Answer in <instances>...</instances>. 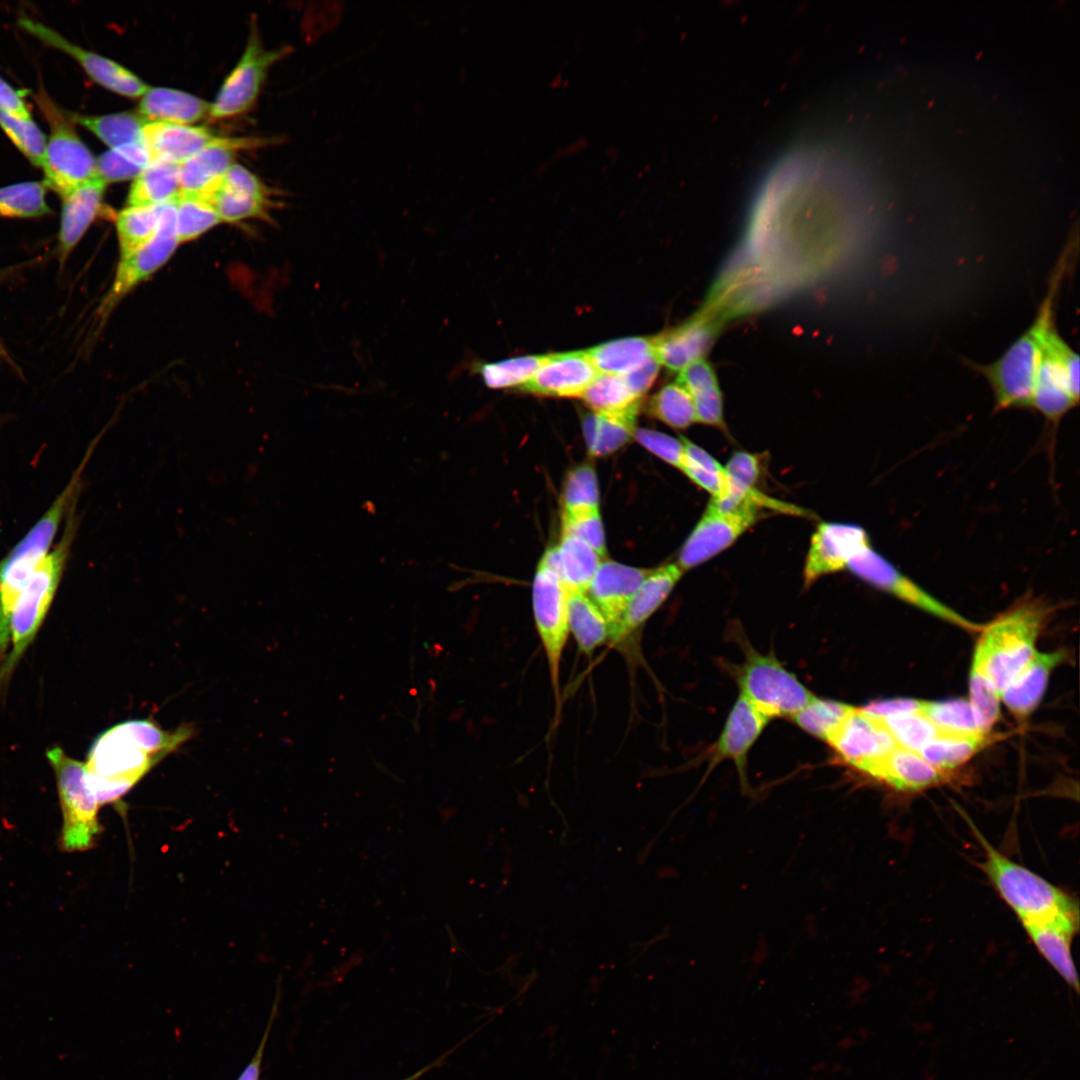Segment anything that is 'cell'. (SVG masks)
Here are the masks:
<instances>
[{"label": "cell", "mask_w": 1080, "mask_h": 1080, "mask_svg": "<svg viewBox=\"0 0 1080 1080\" xmlns=\"http://www.w3.org/2000/svg\"><path fill=\"white\" fill-rule=\"evenodd\" d=\"M1072 248H1066L1049 278L1048 289L1037 314L1008 349L989 364L971 363L991 387L997 410L1032 407L1039 365L1045 342L1056 326V304Z\"/></svg>", "instance_id": "7a4b0ae2"}, {"label": "cell", "mask_w": 1080, "mask_h": 1080, "mask_svg": "<svg viewBox=\"0 0 1080 1080\" xmlns=\"http://www.w3.org/2000/svg\"><path fill=\"white\" fill-rule=\"evenodd\" d=\"M210 106L204 99L181 90L149 87L141 96L138 113L147 122L191 125L209 116Z\"/></svg>", "instance_id": "f546056e"}, {"label": "cell", "mask_w": 1080, "mask_h": 1080, "mask_svg": "<svg viewBox=\"0 0 1080 1080\" xmlns=\"http://www.w3.org/2000/svg\"><path fill=\"white\" fill-rule=\"evenodd\" d=\"M210 202L178 195L175 202V226L179 244L194 241L221 223Z\"/></svg>", "instance_id": "bcb514c9"}, {"label": "cell", "mask_w": 1080, "mask_h": 1080, "mask_svg": "<svg viewBox=\"0 0 1080 1080\" xmlns=\"http://www.w3.org/2000/svg\"><path fill=\"white\" fill-rule=\"evenodd\" d=\"M107 184L95 175L61 197L56 254L60 264L83 238L101 209Z\"/></svg>", "instance_id": "603a6c76"}, {"label": "cell", "mask_w": 1080, "mask_h": 1080, "mask_svg": "<svg viewBox=\"0 0 1080 1080\" xmlns=\"http://www.w3.org/2000/svg\"><path fill=\"white\" fill-rule=\"evenodd\" d=\"M868 776L895 790L916 792L940 783L946 772L932 766L918 752L897 745Z\"/></svg>", "instance_id": "f1b7e54d"}, {"label": "cell", "mask_w": 1080, "mask_h": 1080, "mask_svg": "<svg viewBox=\"0 0 1080 1080\" xmlns=\"http://www.w3.org/2000/svg\"><path fill=\"white\" fill-rule=\"evenodd\" d=\"M596 375L585 351L548 354L521 390L540 396L580 397Z\"/></svg>", "instance_id": "ffe728a7"}, {"label": "cell", "mask_w": 1080, "mask_h": 1080, "mask_svg": "<svg viewBox=\"0 0 1080 1080\" xmlns=\"http://www.w3.org/2000/svg\"><path fill=\"white\" fill-rule=\"evenodd\" d=\"M545 355H529L498 362H477L472 368L492 389L523 386L537 372Z\"/></svg>", "instance_id": "ee69618b"}, {"label": "cell", "mask_w": 1080, "mask_h": 1080, "mask_svg": "<svg viewBox=\"0 0 1080 1080\" xmlns=\"http://www.w3.org/2000/svg\"><path fill=\"white\" fill-rule=\"evenodd\" d=\"M55 773L62 811V848L68 852L92 848L101 833L98 812L100 804L91 792L86 779L85 763L68 756L61 748L46 753Z\"/></svg>", "instance_id": "ba28073f"}, {"label": "cell", "mask_w": 1080, "mask_h": 1080, "mask_svg": "<svg viewBox=\"0 0 1080 1080\" xmlns=\"http://www.w3.org/2000/svg\"><path fill=\"white\" fill-rule=\"evenodd\" d=\"M633 437L651 453L680 469L684 448L682 440L650 429H635Z\"/></svg>", "instance_id": "f5cc1de1"}, {"label": "cell", "mask_w": 1080, "mask_h": 1080, "mask_svg": "<svg viewBox=\"0 0 1080 1080\" xmlns=\"http://www.w3.org/2000/svg\"><path fill=\"white\" fill-rule=\"evenodd\" d=\"M846 569L866 583L946 622L971 631L981 628L931 596L871 546L854 556Z\"/></svg>", "instance_id": "9a60e30c"}, {"label": "cell", "mask_w": 1080, "mask_h": 1080, "mask_svg": "<svg viewBox=\"0 0 1080 1080\" xmlns=\"http://www.w3.org/2000/svg\"><path fill=\"white\" fill-rule=\"evenodd\" d=\"M561 526L562 534L585 541L600 557L605 556V537L599 510L562 513Z\"/></svg>", "instance_id": "816d5d0a"}, {"label": "cell", "mask_w": 1080, "mask_h": 1080, "mask_svg": "<svg viewBox=\"0 0 1080 1080\" xmlns=\"http://www.w3.org/2000/svg\"><path fill=\"white\" fill-rule=\"evenodd\" d=\"M870 546L864 528L850 523H820L807 552L803 579L810 587L818 579L847 568L849 561Z\"/></svg>", "instance_id": "d6986e66"}, {"label": "cell", "mask_w": 1080, "mask_h": 1080, "mask_svg": "<svg viewBox=\"0 0 1080 1080\" xmlns=\"http://www.w3.org/2000/svg\"><path fill=\"white\" fill-rule=\"evenodd\" d=\"M558 548L561 580L566 592L588 591L601 557L585 541L562 534Z\"/></svg>", "instance_id": "d590c367"}, {"label": "cell", "mask_w": 1080, "mask_h": 1080, "mask_svg": "<svg viewBox=\"0 0 1080 1080\" xmlns=\"http://www.w3.org/2000/svg\"><path fill=\"white\" fill-rule=\"evenodd\" d=\"M561 496L562 513L598 510L599 491L593 466L583 463L570 470Z\"/></svg>", "instance_id": "7dc6e473"}, {"label": "cell", "mask_w": 1080, "mask_h": 1080, "mask_svg": "<svg viewBox=\"0 0 1080 1080\" xmlns=\"http://www.w3.org/2000/svg\"><path fill=\"white\" fill-rule=\"evenodd\" d=\"M285 50L265 49L256 24L252 23L245 50L211 103L208 117L219 120L249 111L255 104L269 67L285 55Z\"/></svg>", "instance_id": "5bb4252c"}, {"label": "cell", "mask_w": 1080, "mask_h": 1080, "mask_svg": "<svg viewBox=\"0 0 1080 1080\" xmlns=\"http://www.w3.org/2000/svg\"><path fill=\"white\" fill-rule=\"evenodd\" d=\"M180 193V163L166 159H151L134 179L126 206L161 205Z\"/></svg>", "instance_id": "1f68e13d"}, {"label": "cell", "mask_w": 1080, "mask_h": 1080, "mask_svg": "<svg viewBox=\"0 0 1080 1080\" xmlns=\"http://www.w3.org/2000/svg\"><path fill=\"white\" fill-rule=\"evenodd\" d=\"M182 725L167 731L150 719L118 723L97 737L85 763L87 784L100 806L117 803L163 758L191 737Z\"/></svg>", "instance_id": "6da1fadb"}, {"label": "cell", "mask_w": 1080, "mask_h": 1080, "mask_svg": "<svg viewBox=\"0 0 1080 1080\" xmlns=\"http://www.w3.org/2000/svg\"><path fill=\"white\" fill-rule=\"evenodd\" d=\"M215 136L202 126L167 122H146L142 140L151 159L181 163L212 143Z\"/></svg>", "instance_id": "83f0119b"}, {"label": "cell", "mask_w": 1080, "mask_h": 1080, "mask_svg": "<svg viewBox=\"0 0 1080 1080\" xmlns=\"http://www.w3.org/2000/svg\"><path fill=\"white\" fill-rule=\"evenodd\" d=\"M535 624L548 663L552 691L559 710L560 665L568 638L567 592L560 577L542 562L533 582Z\"/></svg>", "instance_id": "8fae6325"}, {"label": "cell", "mask_w": 1080, "mask_h": 1080, "mask_svg": "<svg viewBox=\"0 0 1080 1080\" xmlns=\"http://www.w3.org/2000/svg\"><path fill=\"white\" fill-rule=\"evenodd\" d=\"M0 357L3 358L5 361L11 363V359L9 357V354H8L7 350L5 349L1 339H0Z\"/></svg>", "instance_id": "91938a15"}, {"label": "cell", "mask_w": 1080, "mask_h": 1080, "mask_svg": "<svg viewBox=\"0 0 1080 1080\" xmlns=\"http://www.w3.org/2000/svg\"><path fill=\"white\" fill-rule=\"evenodd\" d=\"M165 204L126 206L118 212L115 225L119 260L129 256L152 239L158 229Z\"/></svg>", "instance_id": "f35d334b"}, {"label": "cell", "mask_w": 1080, "mask_h": 1080, "mask_svg": "<svg viewBox=\"0 0 1080 1080\" xmlns=\"http://www.w3.org/2000/svg\"><path fill=\"white\" fill-rule=\"evenodd\" d=\"M638 411L621 414L591 413L582 427L591 456H606L623 447L633 436Z\"/></svg>", "instance_id": "836d02e7"}, {"label": "cell", "mask_w": 1080, "mask_h": 1080, "mask_svg": "<svg viewBox=\"0 0 1080 1080\" xmlns=\"http://www.w3.org/2000/svg\"><path fill=\"white\" fill-rule=\"evenodd\" d=\"M275 1012H276V1005L273 1008L272 1015H271L270 1020H269V1022L267 1024V1027L265 1029L263 1038L261 1039V1042H260V1044L258 1046V1049H257L256 1053L254 1054L251 1061L246 1065V1067L243 1069V1071L241 1072V1074L238 1076V1078L236 1080H260L264 1050H265L267 1039H268V1036H269V1033H270V1029L272 1027V1024H273V1021H274V1018H275Z\"/></svg>", "instance_id": "6f0895ef"}, {"label": "cell", "mask_w": 1080, "mask_h": 1080, "mask_svg": "<svg viewBox=\"0 0 1080 1080\" xmlns=\"http://www.w3.org/2000/svg\"><path fill=\"white\" fill-rule=\"evenodd\" d=\"M921 713H923L939 731L952 733L983 732L977 725L969 701L965 699L924 701Z\"/></svg>", "instance_id": "f907efd6"}, {"label": "cell", "mask_w": 1080, "mask_h": 1080, "mask_svg": "<svg viewBox=\"0 0 1080 1080\" xmlns=\"http://www.w3.org/2000/svg\"><path fill=\"white\" fill-rule=\"evenodd\" d=\"M853 708L846 703L813 696L790 718L811 736L827 742Z\"/></svg>", "instance_id": "7bdbcfd3"}, {"label": "cell", "mask_w": 1080, "mask_h": 1080, "mask_svg": "<svg viewBox=\"0 0 1080 1080\" xmlns=\"http://www.w3.org/2000/svg\"><path fill=\"white\" fill-rule=\"evenodd\" d=\"M264 143V139L255 137L217 136L208 146L180 163L179 195L209 201L235 164L237 153Z\"/></svg>", "instance_id": "e0dca14e"}, {"label": "cell", "mask_w": 1080, "mask_h": 1080, "mask_svg": "<svg viewBox=\"0 0 1080 1080\" xmlns=\"http://www.w3.org/2000/svg\"><path fill=\"white\" fill-rule=\"evenodd\" d=\"M75 531L72 507L61 538L33 572L14 606L10 621L12 645L0 667V683L9 678L48 613L64 573Z\"/></svg>", "instance_id": "8992f818"}, {"label": "cell", "mask_w": 1080, "mask_h": 1080, "mask_svg": "<svg viewBox=\"0 0 1080 1080\" xmlns=\"http://www.w3.org/2000/svg\"><path fill=\"white\" fill-rule=\"evenodd\" d=\"M877 718L886 727L897 745L915 752H919L939 733L938 728L921 712Z\"/></svg>", "instance_id": "681fc988"}, {"label": "cell", "mask_w": 1080, "mask_h": 1080, "mask_svg": "<svg viewBox=\"0 0 1080 1080\" xmlns=\"http://www.w3.org/2000/svg\"><path fill=\"white\" fill-rule=\"evenodd\" d=\"M222 222L237 223L250 218L265 217L271 207L270 197L220 187L208 201Z\"/></svg>", "instance_id": "c3c4849f"}, {"label": "cell", "mask_w": 1080, "mask_h": 1080, "mask_svg": "<svg viewBox=\"0 0 1080 1080\" xmlns=\"http://www.w3.org/2000/svg\"><path fill=\"white\" fill-rule=\"evenodd\" d=\"M970 826L984 852L982 871L1022 926L1079 914L1078 902L1071 894L1008 858Z\"/></svg>", "instance_id": "277c9868"}, {"label": "cell", "mask_w": 1080, "mask_h": 1080, "mask_svg": "<svg viewBox=\"0 0 1080 1080\" xmlns=\"http://www.w3.org/2000/svg\"><path fill=\"white\" fill-rule=\"evenodd\" d=\"M17 23L45 45L73 58L94 82L107 90L125 97L137 98L149 88L142 79L118 62L70 42L59 32L39 21L22 16Z\"/></svg>", "instance_id": "2e32d148"}, {"label": "cell", "mask_w": 1080, "mask_h": 1080, "mask_svg": "<svg viewBox=\"0 0 1080 1080\" xmlns=\"http://www.w3.org/2000/svg\"><path fill=\"white\" fill-rule=\"evenodd\" d=\"M744 648L745 659L736 672L740 694L767 717H791L813 698L774 655Z\"/></svg>", "instance_id": "9c48e42d"}, {"label": "cell", "mask_w": 1080, "mask_h": 1080, "mask_svg": "<svg viewBox=\"0 0 1080 1080\" xmlns=\"http://www.w3.org/2000/svg\"><path fill=\"white\" fill-rule=\"evenodd\" d=\"M923 702V700L910 698L888 699L872 702L863 707V710L872 716L886 717L902 713L921 712Z\"/></svg>", "instance_id": "11a10c76"}, {"label": "cell", "mask_w": 1080, "mask_h": 1080, "mask_svg": "<svg viewBox=\"0 0 1080 1080\" xmlns=\"http://www.w3.org/2000/svg\"><path fill=\"white\" fill-rule=\"evenodd\" d=\"M650 572L610 560L600 563L588 591L589 598L607 620L609 639L616 631L631 598Z\"/></svg>", "instance_id": "44dd1931"}, {"label": "cell", "mask_w": 1080, "mask_h": 1080, "mask_svg": "<svg viewBox=\"0 0 1080 1080\" xmlns=\"http://www.w3.org/2000/svg\"><path fill=\"white\" fill-rule=\"evenodd\" d=\"M151 161L143 141L109 149L96 158V175L107 185L135 179Z\"/></svg>", "instance_id": "60d3db41"}, {"label": "cell", "mask_w": 1080, "mask_h": 1080, "mask_svg": "<svg viewBox=\"0 0 1080 1080\" xmlns=\"http://www.w3.org/2000/svg\"><path fill=\"white\" fill-rule=\"evenodd\" d=\"M764 512L752 502H744L728 511L708 505L681 547L678 566L686 571L723 552L752 527Z\"/></svg>", "instance_id": "4fadbf2b"}, {"label": "cell", "mask_w": 1080, "mask_h": 1080, "mask_svg": "<svg viewBox=\"0 0 1080 1080\" xmlns=\"http://www.w3.org/2000/svg\"><path fill=\"white\" fill-rule=\"evenodd\" d=\"M567 618L578 649L591 655L609 639V626L596 604L582 592H567Z\"/></svg>", "instance_id": "e575fe53"}, {"label": "cell", "mask_w": 1080, "mask_h": 1080, "mask_svg": "<svg viewBox=\"0 0 1080 1080\" xmlns=\"http://www.w3.org/2000/svg\"><path fill=\"white\" fill-rule=\"evenodd\" d=\"M683 573L677 563L651 570L631 598L610 640L623 641L643 625L667 599Z\"/></svg>", "instance_id": "484cf974"}, {"label": "cell", "mask_w": 1080, "mask_h": 1080, "mask_svg": "<svg viewBox=\"0 0 1080 1080\" xmlns=\"http://www.w3.org/2000/svg\"><path fill=\"white\" fill-rule=\"evenodd\" d=\"M34 98L49 125L41 167L43 183L62 197L96 175V158L78 135L68 112L43 88Z\"/></svg>", "instance_id": "52a82bcc"}, {"label": "cell", "mask_w": 1080, "mask_h": 1080, "mask_svg": "<svg viewBox=\"0 0 1080 1080\" xmlns=\"http://www.w3.org/2000/svg\"><path fill=\"white\" fill-rule=\"evenodd\" d=\"M601 373L625 375L651 359L653 338L627 337L599 344L585 351Z\"/></svg>", "instance_id": "d6a6232c"}, {"label": "cell", "mask_w": 1080, "mask_h": 1080, "mask_svg": "<svg viewBox=\"0 0 1080 1080\" xmlns=\"http://www.w3.org/2000/svg\"><path fill=\"white\" fill-rule=\"evenodd\" d=\"M660 369V363L655 356L649 359L639 368L623 375L630 390L641 398L654 383ZM622 376V375H621Z\"/></svg>", "instance_id": "db71d44e"}, {"label": "cell", "mask_w": 1080, "mask_h": 1080, "mask_svg": "<svg viewBox=\"0 0 1080 1080\" xmlns=\"http://www.w3.org/2000/svg\"><path fill=\"white\" fill-rule=\"evenodd\" d=\"M650 415L674 429H686L696 422L691 395L679 382L663 386L648 403Z\"/></svg>", "instance_id": "f6af8a7d"}, {"label": "cell", "mask_w": 1080, "mask_h": 1080, "mask_svg": "<svg viewBox=\"0 0 1080 1080\" xmlns=\"http://www.w3.org/2000/svg\"><path fill=\"white\" fill-rule=\"evenodd\" d=\"M71 120L89 130L111 148L143 141L142 129L146 120L134 112L87 115L68 112Z\"/></svg>", "instance_id": "74e56055"}, {"label": "cell", "mask_w": 1080, "mask_h": 1080, "mask_svg": "<svg viewBox=\"0 0 1080 1080\" xmlns=\"http://www.w3.org/2000/svg\"><path fill=\"white\" fill-rule=\"evenodd\" d=\"M580 397L595 413L603 414L639 411L641 402L623 376L609 373L597 374Z\"/></svg>", "instance_id": "ab89813d"}, {"label": "cell", "mask_w": 1080, "mask_h": 1080, "mask_svg": "<svg viewBox=\"0 0 1080 1080\" xmlns=\"http://www.w3.org/2000/svg\"><path fill=\"white\" fill-rule=\"evenodd\" d=\"M175 202L176 198L164 205L158 229L152 239L119 260L112 285L98 309L102 320L111 314L127 294L162 268L177 250L180 244L176 235Z\"/></svg>", "instance_id": "7c38bea8"}, {"label": "cell", "mask_w": 1080, "mask_h": 1080, "mask_svg": "<svg viewBox=\"0 0 1080 1080\" xmlns=\"http://www.w3.org/2000/svg\"><path fill=\"white\" fill-rule=\"evenodd\" d=\"M828 744L840 759L869 775L872 769L897 746L883 723L863 708L854 707L831 735Z\"/></svg>", "instance_id": "ac0fdd59"}, {"label": "cell", "mask_w": 1080, "mask_h": 1080, "mask_svg": "<svg viewBox=\"0 0 1080 1080\" xmlns=\"http://www.w3.org/2000/svg\"><path fill=\"white\" fill-rule=\"evenodd\" d=\"M1065 658L1063 651L1038 652L1003 689L1000 699L1018 718L1028 716L1040 702L1053 669Z\"/></svg>", "instance_id": "4316f807"}, {"label": "cell", "mask_w": 1080, "mask_h": 1080, "mask_svg": "<svg viewBox=\"0 0 1080 1080\" xmlns=\"http://www.w3.org/2000/svg\"><path fill=\"white\" fill-rule=\"evenodd\" d=\"M453 1050H454V1049H452V1050H450V1051L446 1052L445 1054H443L442 1056H440V1057H439L438 1059H436V1060H435V1061H433L432 1063H430V1064H428V1065H426V1066L422 1067L421 1069H419L418 1071L414 1072V1073H413V1074H411L410 1076H408V1077H405V1078H403V1079H401V1080H418V1079H419V1078H420V1077H421L422 1075H424L425 1073L429 1072V1071H430L431 1069H434V1068H436V1067L440 1066V1065H441V1064H442V1063L444 1062V1060H445V1059L447 1058V1056H448V1055H449L450 1053H452V1052H453Z\"/></svg>", "instance_id": "680465c9"}, {"label": "cell", "mask_w": 1080, "mask_h": 1080, "mask_svg": "<svg viewBox=\"0 0 1080 1080\" xmlns=\"http://www.w3.org/2000/svg\"><path fill=\"white\" fill-rule=\"evenodd\" d=\"M714 337L711 325L702 319L689 320L653 337L654 354L660 365L681 372L702 360Z\"/></svg>", "instance_id": "d4e9b609"}, {"label": "cell", "mask_w": 1080, "mask_h": 1080, "mask_svg": "<svg viewBox=\"0 0 1080 1080\" xmlns=\"http://www.w3.org/2000/svg\"><path fill=\"white\" fill-rule=\"evenodd\" d=\"M81 470L82 465L47 511L0 560V659L10 645L14 606L31 575L50 552L65 514L74 506Z\"/></svg>", "instance_id": "5b68a950"}, {"label": "cell", "mask_w": 1080, "mask_h": 1080, "mask_svg": "<svg viewBox=\"0 0 1080 1080\" xmlns=\"http://www.w3.org/2000/svg\"><path fill=\"white\" fill-rule=\"evenodd\" d=\"M677 381L691 395L696 422L725 430L722 393L711 365L699 360L683 369Z\"/></svg>", "instance_id": "4dcf8cb0"}, {"label": "cell", "mask_w": 1080, "mask_h": 1080, "mask_svg": "<svg viewBox=\"0 0 1080 1080\" xmlns=\"http://www.w3.org/2000/svg\"><path fill=\"white\" fill-rule=\"evenodd\" d=\"M1023 928L1045 960L1068 985L1078 991L1079 984L1072 957V943L1079 928V914L1026 924Z\"/></svg>", "instance_id": "cb8c5ba5"}, {"label": "cell", "mask_w": 1080, "mask_h": 1080, "mask_svg": "<svg viewBox=\"0 0 1080 1080\" xmlns=\"http://www.w3.org/2000/svg\"><path fill=\"white\" fill-rule=\"evenodd\" d=\"M43 181L0 187V218L30 219L51 213Z\"/></svg>", "instance_id": "b9f144b4"}, {"label": "cell", "mask_w": 1080, "mask_h": 1080, "mask_svg": "<svg viewBox=\"0 0 1080 1080\" xmlns=\"http://www.w3.org/2000/svg\"><path fill=\"white\" fill-rule=\"evenodd\" d=\"M1078 401L1079 357L1055 326L1044 345L1032 407L1049 421L1057 422Z\"/></svg>", "instance_id": "30bf717a"}, {"label": "cell", "mask_w": 1080, "mask_h": 1080, "mask_svg": "<svg viewBox=\"0 0 1080 1080\" xmlns=\"http://www.w3.org/2000/svg\"><path fill=\"white\" fill-rule=\"evenodd\" d=\"M1047 610L1038 600H1022L984 627L970 671L986 677L1001 695L1035 653Z\"/></svg>", "instance_id": "3957f363"}, {"label": "cell", "mask_w": 1080, "mask_h": 1080, "mask_svg": "<svg viewBox=\"0 0 1080 1080\" xmlns=\"http://www.w3.org/2000/svg\"><path fill=\"white\" fill-rule=\"evenodd\" d=\"M24 97V91L16 90L0 77V109L19 118L32 119Z\"/></svg>", "instance_id": "9f6ffc18"}, {"label": "cell", "mask_w": 1080, "mask_h": 1080, "mask_svg": "<svg viewBox=\"0 0 1080 1080\" xmlns=\"http://www.w3.org/2000/svg\"><path fill=\"white\" fill-rule=\"evenodd\" d=\"M771 719L739 694L713 747L710 768L723 760L734 762L745 778L747 755Z\"/></svg>", "instance_id": "7402d4cb"}, {"label": "cell", "mask_w": 1080, "mask_h": 1080, "mask_svg": "<svg viewBox=\"0 0 1080 1080\" xmlns=\"http://www.w3.org/2000/svg\"><path fill=\"white\" fill-rule=\"evenodd\" d=\"M988 735L978 733H952L939 731L937 736L924 745L919 754L932 766L946 772L954 769L978 752L987 743Z\"/></svg>", "instance_id": "8d00e7d4"}]
</instances>
